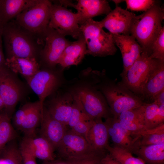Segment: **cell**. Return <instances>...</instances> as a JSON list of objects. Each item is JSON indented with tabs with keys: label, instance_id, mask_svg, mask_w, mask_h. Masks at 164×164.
I'll return each instance as SVG.
<instances>
[{
	"label": "cell",
	"instance_id": "1",
	"mask_svg": "<svg viewBox=\"0 0 164 164\" xmlns=\"http://www.w3.org/2000/svg\"><path fill=\"white\" fill-rule=\"evenodd\" d=\"M164 19V9L158 2L134 18L130 34L149 55L151 46L162 28Z\"/></svg>",
	"mask_w": 164,
	"mask_h": 164
},
{
	"label": "cell",
	"instance_id": "2",
	"mask_svg": "<svg viewBox=\"0 0 164 164\" xmlns=\"http://www.w3.org/2000/svg\"><path fill=\"white\" fill-rule=\"evenodd\" d=\"M2 37L7 58L12 57L35 58L39 55L34 36L12 20L3 29Z\"/></svg>",
	"mask_w": 164,
	"mask_h": 164
},
{
	"label": "cell",
	"instance_id": "3",
	"mask_svg": "<svg viewBox=\"0 0 164 164\" xmlns=\"http://www.w3.org/2000/svg\"><path fill=\"white\" fill-rule=\"evenodd\" d=\"M96 87L100 90L112 115L116 118L122 112L141 106L145 103L121 82L103 81Z\"/></svg>",
	"mask_w": 164,
	"mask_h": 164
},
{
	"label": "cell",
	"instance_id": "4",
	"mask_svg": "<svg viewBox=\"0 0 164 164\" xmlns=\"http://www.w3.org/2000/svg\"><path fill=\"white\" fill-rule=\"evenodd\" d=\"M80 27L87 47L86 54L105 57L115 54L117 49L112 35L104 30L100 21L90 19Z\"/></svg>",
	"mask_w": 164,
	"mask_h": 164
},
{
	"label": "cell",
	"instance_id": "5",
	"mask_svg": "<svg viewBox=\"0 0 164 164\" xmlns=\"http://www.w3.org/2000/svg\"><path fill=\"white\" fill-rule=\"evenodd\" d=\"M83 113L91 119L113 116L104 96L96 87L79 86L70 92Z\"/></svg>",
	"mask_w": 164,
	"mask_h": 164
},
{
	"label": "cell",
	"instance_id": "6",
	"mask_svg": "<svg viewBox=\"0 0 164 164\" xmlns=\"http://www.w3.org/2000/svg\"><path fill=\"white\" fill-rule=\"evenodd\" d=\"M52 4L49 0H38L19 14L15 21L33 36L39 35L42 38L48 26Z\"/></svg>",
	"mask_w": 164,
	"mask_h": 164
},
{
	"label": "cell",
	"instance_id": "7",
	"mask_svg": "<svg viewBox=\"0 0 164 164\" xmlns=\"http://www.w3.org/2000/svg\"><path fill=\"white\" fill-rule=\"evenodd\" d=\"M6 66L0 67V95L5 104L4 112L11 119L18 102L26 96L25 85Z\"/></svg>",
	"mask_w": 164,
	"mask_h": 164
},
{
	"label": "cell",
	"instance_id": "8",
	"mask_svg": "<svg viewBox=\"0 0 164 164\" xmlns=\"http://www.w3.org/2000/svg\"><path fill=\"white\" fill-rule=\"evenodd\" d=\"M56 150L63 162L67 163L94 155L95 152L83 136L67 130Z\"/></svg>",
	"mask_w": 164,
	"mask_h": 164
},
{
	"label": "cell",
	"instance_id": "9",
	"mask_svg": "<svg viewBox=\"0 0 164 164\" xmlns=\"http://www.w3.org/2000/svg\"><path fill=\"white\" fill-rule=\"evenodd\" d=\"M154 60L147 52L143 51L130 67L126 71L121 73V82L134 94L141 96Z\"/></svg>",
	"mask_w": 164,
	"mask_h": 164
},
{
	"label": "cell",
	"instance_id": "10",
	"mask_svg": "<svg viewBox=\"0 0 164 164\" xmlns=\"http://www.w3.org/2000/svg\"><path fill=\"white\" fill-rule=\"evenodd\" d=\"M78 14L59 4H52L48 26L66 36L78 39L82 33L78 24Z\"/></svg>",
	"mask_w": 164,
	"mask_h": 164
},
{
	"label": "cell",
	"instance_id": "11",
	"mask_svg": "<svg viewBox=\"0 0 164 164\" xmlns=\"http://www.w3.org/2000/svg\"><path fill=\"white\" fill-rule=\"evenodd\" d=\"M65 36L48 26L42 36L44 47L39 51L41 63L45 68L54 69L66 47L70 42Z\"/></svg>",
	"mask_w": 164,
	"mask_h": 164
},
{
	"label": "cell",
	"instance_id": "12",
	"mask_svg": "<svg viewBox=\"0 0 164 164\" xmlns=\"http://www.w3.org/2000/svg\"><path fill=\"white\" fill-rule=\"evenodd\" d=\"M25 79L28 86L37 95L42 104H43L46 97L56 91L62 82L58 72L47 68L40 69L33 76Z\"/></svg>",
	"mask_w": 164,
	"mask_h": 164
},
{
	"label": "cell",
	"instance_id": "13",
	"mask_svg": "<svg viewBox=\"0 0 164 164\" xmlns=\"http://www.w3.org/2000/svg\"><path fill=\"white\" fill-rule=\"evenodd\" d=\"M135 16V14L116 5L100 22L103 28L112 34L129 35Z\"/></svg>",
	"mask_w": 164,
	"mask_h": 164
},
{
	"label": "cell",
	"instance_id": "14",
	"mask_svg": "<svg viewBox=\"0 0 164 164\" xmlns=\"http://www.w3.org/2000/svg\"><path fill=\"white\" fill-rule=\"evenodd\" d=\"M59 2L62 5L72 7L77 10L78 24L80 25L94 17L107 15L111 10L108 2L105 0H78L76 4L70 1L60 0Z\"/></svg>",
	"mask_w": 164,
	"mask_h": 164
},
{
	"label": "cell",
	"instance_id": "15",
	"mask_svg": "<svg viewBox=\"0 0 164 164\" xmlns=\"http://www.w3.org/2000/svg\"><path fill=\"white\" fill-rule=\"evenodd\" d=\"M109 135L113 146L126 150L131 153L139 144L140 137H134L132 133L124 128L117 118L113 116L105 119Z\"/></svg>",
	"mask_w": 164,
	"mask_h": 164
},
{
	"label": "cell",
	"instance_id": "16",
	"mask_svg": "<svg viewBox=\"0 0 164 164\" xmlns=\"http://www.w3.org/2000/svg\"><path fill=\"white\" fill-rule=\"evenodd\" d=\"M40 136L47 140L56 150L67 130V127L54 119L43 104L41 109Z\"/></svg>",
	"mask_w": 164,
	"mask_h": 164
},
{
	"label": "cell",
	"instance_id": "17",
	"mask_svg": "<svg viewBox=\"0 0 164 164\" xmlns=\"http://www.w3.org/2000/svg\"><path fill=\"white\" fill-rule=\"evenodd\" d=\"M114 42L120 49L123 62L122 72L127 71L138 58L143 50L131 35L112 34Z\"/></svg>",
	"mask_w": 164,
	"mask_h": 164
},
{
	"label": "cell",
	"instance_id": "18",
	"mask_svg": "<svg viewBox=\"0 0 164 164\" xmlns=\"http://www.w3.org/2000/svg\"><path fill=\"white\" fill-rule=\"evenodd\" d=\"M74 102L69 92L52 98L43 104L54 119L67 127Z\"/></svg>",
	"mask_w": 164,
	"mask_h": 164
},
{
	"label": "cell",
	"instance_id": "19",
	"mask_svg": "<svg viewBox=\"0 0 164 164\" xmlns=\"http://www.w3.org/2000/svg\"><path fill=\"white\" fill-rule=\"evenodd\" d=\"M163 90L164 61L154 59L142 90L141 99L152 100L156 95Z\"/></svg>",
	"mask_w": 164,
	"mask_h": 164
},
{
	"label": "cell",
	"instance_id": "20",
	"mask_svg": "<svg viewBox=\"0 0 164 164\" xmlns=\"http://www.w3.org/2000/svg\"><path fill=\"white\" fill-rule=\"evenodd\" d=\"M19 147L29 152L36 158L44 161L55 160V149L49 141L42 137L24 136Z\"/></svg>",
	"mask_w": 164,
	"mask_h": 164
},
{
	"label": "cell",
	"instance_id": "21",
	"mask_svg": "<svg viewBox=\"0 0 164 164\" xmlns=\"http://www.w3.org/2000/svg\"><path fill=\"white\" fill-rule=\"evenodd\" d=\"M85 138L92 149L97 154L105 156L108 153L106 148L109 145V137L106 125L102 118L93 120Z\"/></svg>",
	"mask_w": 164,
	"mask_h": 164
},
{
	"label": "cell",
	"instance_id": "22",
	"mask_svg": "<svg viewBox=\"0 0 164 164\" xmlns=\"http://www.w3.org/2000/svg\"><path fill=\"white\" fill-rule=\"evenodd\" d=\"M38 0H0V32L9 22Z\"/></svg>",
	"mask_w": 164,
	"mask_h": 164
},
{
	"label": "cell",
	"instance_id": "23",
	"mask_svg": "<svg viewBox=\"0 0 164 164\" xmlns=\"http://www.w3.org/2000/svg\"><path fill=\"white\" fill-rule=\"evenodd\" d=\"M87 45L83 35L77 40L70 43L59 59L57 64L63 68L77 65L86 54Z\"/></svg>",
	"mask_w": 164,
	"mask_h": 164
},
{
	"label": "cell",
	"instance_id": "24",
	"mask_svg": "<svg viewBox=\"0 0 164 164\" xmlns=\"http://www.w3.org/2000/svg\"><path fill=\"white\" fill-rule=\"evenodd\" d=\"M144 103L141 106L122 112L117 118L121 125L132 133L145 129Z\"/></svg>",
	"mask_w": 164,
	"mask_h": 164
},
{
	"label": "cell",
	"instance_id": "25",
	"mask_svg": "<svg viewBox=\"0 0 164 164\" xmlns=\"http://www.w3.org/2000/svg\"><path fill=\"white\" fill-rule=\"evenodd\" d=\"M5 65L14 73H19L25 79L31 77L40 69L37 59L12 57L6 59Z\"/></svg>",
	"mask_w": 164,
	"mask_h": 164
},
{
	"label": "cell",
	"instance_id": "26",
	"mask_svg": "<svg viewBox=\"0 0 164 164\" xmlns=\"http://www.w3.org/2000/svg\"><path fill=\"white\" fill-rule=\"evenodd\" d=\"M146 164H164V144L139 145L132 152Z\"/></svg>",
	"mask_w": 164,
	"mask_h": 164
},
{
	"label": "cell",
	"instance_id": "27",
	"mask_svg": "<svg viewBox=\"0 0 164 164\" xmlns=\"http://www.w3.org/2000/svg\"><path fill=\"white\" fill-rule=\"evenodd\" d=\"M43 104L39 101L31 102L20 130L23 133L24 136H36L35 131L40 124L41 109Z\"/></svg>",
	"mask_w": 164,
	"mask_h": 164
},
{
	"label": "cell",
	"instance_id": "28",
	"mask_svg": "<svg viewBox=\"0 0 164 164\" xmlns=\"http://www.w3.org/2000/svg\"><path fill=\"white\" fill-rule=\"evenodd\" d=\"M133 136H139L140 145H149L164 144V123L151 129H145L132 133Z\"/></svg>",
	"mask_w": 164,
	"mask_h": 164
},
{
	"label": "cell",
	"instance_id": "29",
	"mask_svg": "<svg viewBox=\"0 0 164 164\" xmlns=\"http://www.w3.org/2000/svg\"><path fill=\"white\" fill-rule=\"evenodd\" d=\"M0 157L5 164H22L21 152L16 139L9 142L0 150Z\"/></svg>",
	"mask_w": 164,
	"mask_h": 164
},
{
	"label": "cell",
	"instance_id": "30",
	"mask_svg": "<svg viewBox=\"0 0 164 164\" xmlns=\"http://www.w3.org/2000/svg\"><path fill=\"white\" fill-rule=\"evenodd\" d=\"M17 135L10 119L5 112L0 114V150L9 142L16 139Z\"/></svg>",
	"mask_w": 164,
	"mask_h": 164
},
{
	"label": "cell",
	"instance_id": "31",
	"mask_svg": "<svg viewBox=\"0 0 164 164\" xmlns=\"http://www.w3.org/2000/svg\"><path fill=\"white\" fill-rule=\"evenodd\" d=\"M108 153L122 164H146L138 158L134 157L129 151L119 147L110 146L106 148Z\"/></svg>",
	"mask_w": 164,
	"mask_h": 164
},
{
	"label": "cell",
	"instance_id": "32",
	"mask_svg": "<svg viewBox=\"0 0 164 164\" xmlns=\"http://www.w3.org/2000/svg\"><path fill=\"white\" fill-rule=\"evenodd\" d=\"M144 118L145 129L154 128L159 105L155 101L150 103H145Z\"/></svg>",
	"mask_w": 164,
	"mask_h": 164
},
{
	"label": "cell",
	"instance_id": "33",
	"mask_svg": "<svg viewBox=\"0 0 164 164\" xmlns=\"http://www.w3.org/2000/svg\"><path fill=\"white\" fill-rule=\"evenodd\" d=\"M150 56L152 59L164 61V27L151 47Z\"/></svg>",
	"mask_w": 164,
	"mask_h": 164
},
{
	"label": "cell",
	"instance_id": "34",
	"mask_svg": "<svg viewBox=\"0 0 164 164\" xmlns=\"http://www.w3.org/2000/svg\"><path fill=\"white\" fill-rule=\"evenodd\" d=\"M127 8L135 11L146 12L158 1L154 0H126Z\"/></svg>",
	"mask_w": 164,
	"mask_h": 164
},
{
	"label": "cell",
	"instance_id": "35",
	"mask_svg": "<svg viewBox=\"0 0 164 164\" xmlns=\"http://www.w3.org/2000/svg\"><path fill=\"white\" fill-rule=\"evenodd\" d=\"M31 102L24 104L17 110L12 116V122L14 127L20 130L21 127L25 117L30 108Z\"/></svg>",
	"mask_w": 164,
	"mask_h": 164
},
{
	"label": "cell",
	"instance_id": "36",
	"mask_svg": "<svg viewBox=\"0 0 164 164\" xmlns=\"http://www.w3.org/2000/svg\"><path fill=\"white\" fill-rule=\"evenodd\" d=\"M93 120L89 118L83 119L70 128L69 130L85 138L91 125Z\"/></svg>",
	"mask_w": 164,
	"mask_h": 164
},
{
	"label": "cell",
	"instance_id": "37",
	"mask_svg": "<svg viewBox=\"0 0 164 164\" xmlns=\"http://www.w3.org/2000/svg\"><path fill=\"white\" fill-rule=\"evenodd\" d=\"M86 118H89L83 113L80 107L74 101L67 127L69 126L71 128L80 121Z\"/></svg>",
	"mask_w": 164,
	"mask_h": 164
},
{
	"label": "cell",
	"instance_id": "38",
	"mask_svg": "<svg viewBox=\"0 0 164 164\" xmlns=\"http://www.w3.org/2000/svg\"><path fill=\"white\" fill-rule=\"evenodd\" d=\"M104 157L99 155H94L85 159L65 163L66 164H100L101 160Z\"/></svg>",
	"mask_w": 164,
	"mask_h": 164
},
{
	"label": "cell",
	"instance_id": "39",
	"mask_svg": "<svg viewBox=\"0 0 164 164\" xmlns=\"http://www.w3.org/2000/svg\"><path fill=\"white\" fill-rule=\"evenodd\" d=\"M20 149L22 157V164H37L36 158L26 150Z\"/></svg>",
	"mask_w": 164,
	"mask_h": 164
},
{
	"label": "cell",
	"instance_id": "40",
	"mask_svg": "<svg viewBox=\"0 0 164 164\" xmlns=\"http://www.w3.org/2000/svg\"><path fill=\"white\" fill-rule=\"evenodd\" d=\"M164 123V104L159 105L158 114L154 125V127Z\"/></svg>",
	"mask_w": 164,
	"mask_h": 164
},
{
	"label": "cell",
	"instance_id": "41",
	"mask_svg": "<svg viewBox=\"0 0 164 164\" xmlns=\"http://www.w3.org/2000/svg\"><path fill=\"white\" fill-rule=\"evenodd\" d=\"M100 164H122L108 153L102 159Z\"/></svg>",
	"mask_w": 164,
	"mask_h": 164
},
{
	"label": "cell",
	"instance_id": "42",
	"mask_svg": "<svg viewBox=\"0 0 164 164\" xmlns=\"http://www.w3.org/2000/svg\"><path fill=\"white\" fill-rule=\"evenodd\" d=\"M152 101L156 102L159 105L164 104V90L156 95Z\"/></svg>",
	"mask_w": 164,
	"mask_h": 164
},
{
	"label": "cell",
	"instance_id": "43",
	"mask_svg": "<svg viewBox=\"0 0 164 164\" xmlns=\"http://www.w3.org/2000/svg\"><path fill=\"white\" fill-rule=\"evenodd\" d=\"M2 35L0 32V67L6 65V59L5 58L2 50Z\"/></svg>",
	"mask_w": 164,
	"mask_h": 164
},
{
	"label": "cell",
	"instance_id": "44",
	"mask_svg": "<svg viewBox=\"0 0 164 164\" xmlns=\"http://www.w3.org/2000/svg\"><path fill=\"white\" fill-rule=\"evenodd\" d=\"M43 164H66L62 161H44Z\"/></svg>",
	"mask_w": 164,
	"mask_h": 164
},
{
	"label": "cell",
	"instance_id": "45",
	"mask_svg": "<svg viewBox=\"0 0 164 164\" xmlns=\"http://www.w3.org/2000/svg\"><path fill=\"white\" fill-rule=\"evenodd\" d=\"M3 109H5V104L3 101L0 95V111Z\"/></svg>",
	"mask_w": 164,
	"mask_h": 164
},
{
	"label": "cell",
	"instance_id": "46",
	"mask_svg": "<svg viewBox=\"0 0 164 164\" xmlns=\"http://www.w3.org/2000/svg\"><path fill=\"white\" fill-rule=\"evenodd\" d=\"M112 1L115 3L116 5H118L120 3L124 1V0H112Z\"/></svg>",
	"mask_w": 164,
	"mask_h": 164
}]
</instances>
